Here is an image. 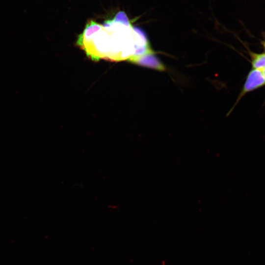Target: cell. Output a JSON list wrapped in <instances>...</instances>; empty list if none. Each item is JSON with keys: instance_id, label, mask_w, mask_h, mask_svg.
Masks as SVG:
<instances>
[{"instance_id": "cell-1", "label": "cell", "mask_w": 265, "mask_h": 265, "mask_svg": "<svg viewBox=\"0 0 265 265\" xmlns=\"http://www.w3.org/2000/svg\"><path fill=\"white\" fill-rule=\"evenodd\" d=\"M110 42L109 32L103 27L82 49L92 60L107 59L110 50Z\"/></svg>"}, {"instance_id": "cell-2", "label": "cell", "mask_w": 265, "mask_h": 265, "mask_svg": "<svg viewBox=\"0 0 265 265\" xmlns=\"http://www.w3.org/2000/svg\"><path fill=\"white\" fill-rule=\"evenodd\" d=\"M265 84V80L261 70L252 69L248 74L243 89L239 95V100L246 93Z\"/></svg>"}, {"instance_id": "cell-3", "label": "cell", "mask_w": 265, "mask_h": 265, "mask_svg": "<svg viewBox=\"0 0 265 265\" xmlns=\"http://www.w3.org/2000/svg\"><path fill=\"white\" fill-rule=\"evenodd\" d=\"M103 28L102 25L90 20L86 23L82 33L79 35L76 43L77 45L82 49L89 43L94 35Z\"/></svg>"}, {"instance_id": "cell-4", "label": "cell", "mask_w": 265, "mask_h": 265, "mask_svg": "<svg viewBox=\"0 0 265 265\" xmlns=\"http://www.w3.org/2000/svg\"><path fill=\"white\" fill-rule=\"evenodd\" d=\"M131 62L140 65L152 68L153 69L162 70L164 69V66L153 55V53H148L144 55L128 59Z\"/></svg>"}, {"instance_id": "cell-5", "label": "cell", "mask_w": 265, "mask_h": 265, "mask_svg": "<svg viewBox=\"0 0 265 265\" xmlns=\"http://www.w3.org/2000/svg\"><path fill=\"white\" fill-rule=\"evenodd\" d=\"M253 69L263 70L265 68V53H250Z\"/></svg>"}, {"instance_id": "cell-6", "label": "cell", "mask_w": 265, "mask_h": 265, "mask_svg": "<svg viewBox=\"0 0 265 265\" xmlns=\"http://www.w3.org/2000/svg\"><path fill=\"white\" fill-rule=\"evenodd\" d=\"M110 20L113 23L121 24L127 27H132L133 26L126 13L122 11L117 12L114 18Z\"/></svg>"}, {"instance_id": "cell-7", "label": "cell", "mask_w": 265, "mask_h": 265, "mask_svg": "<svg viewBox=\"0 0 265 265\" xmlns=\"http://www.w3.org/2000/svg\"><path fill=\"white\" fill-rule=\"evenodd\" d=\"M262 45L263 46V47H264L265 50V38L264 40L263 41H262Z\"/></svg>"}, {"instance_id": "cell-8", "label": "cell", "mask_w": 265, "mask_h": 265, "mask_svg": "<svg viewBox=\"0 0 265 265\" xmlns=\"http://www.w3.org/2000/svg\"><path fill=\"white\" fill-rule=\"evenodd\" d=\"M262 71L263 76H264V78H265V68H264V69L262 70Z\"/></svg>"}]
</instances>
